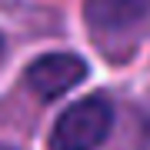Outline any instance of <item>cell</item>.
<instances>
[{
    "mask_svg": "<svg viewBox=\"0 0 150 150\" xmlns=\"http://www.w3.org/2000/svg\"><path fill=\"white\" fill-rule=\"evenodd\" d=\"M113 130V107L107 97L93 93L77 100L54 123V150H93Z\"/></svg>",
    "mask_w": 150,
    "mask_h": 150,
    "instance_id": "6da1fadb",
    "label": "cell"
},
{
    "mask_svg": "<svg viewBox=\"0 0 150 150\" xmlns=\"http://www.w3.org/2000/svg\"><path fill=\"white\" fill-rule=\"evenodd\" d=\"M87 80V64L77 54H43L27 67V87L40 100H57Z\"/></svg>",
    "mask_w": 150,
    "mask_h": 150,
    "instance_id": "7a4b0ae2",
    "label": "cell"
},
{
    "mask_svg": "<svg viewBox=\"0 0 150 150\" xmlns=\"http://www.w3.org/2000/svg\"><path fill=\"white\" fill-rule=\"evenodd\" d=\"M150 13V0H83V17L97 30H127Z\"/></svg>",
    "mask_w": 150,
    "mask_h": 150,
    "instance_id": "3957f363",
    "label": "cell"
},
{
    "mask_svg": "<svg viewBox=\"0 0 150 150\" xmlns=\"http://www.w3.org/2000/svg\"><path fill=\"white\" fill-rule=\"evenodd\" d=\"M0 150H13V147H4V144H0Z\"/></svg>",
    "mask_w": 150,
    "mask_h": 150,
    "instance_id": "277c9868",
    "label": "cell"
},
{
    "mask_svg": "<svg viewBox=\"0 0 150 150\" xmlns=\"http://www.w3.org/2000/svg\"><path fill=\"white\" fill-rule=\"evenodd\" d=\"M0 50H4V40H0Z\"/></svg>",
    "mask_w": 150,
    "mask_h": 150,
    "instance_id": "5b68a950",
    "label": "cell"
}]
</instances>
